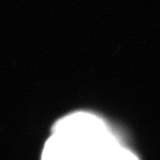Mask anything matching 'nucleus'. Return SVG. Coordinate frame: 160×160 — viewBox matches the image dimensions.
I'll use <instances>...</instances> for the list:
<instances>
[{"instance_id":"nucleus-1","label":"nucleus","mask_w":160,"mask_h":160,"mask_svg":"<svg viewBox=\"0 0 160 160\" xmlns=\"http://www.w3.org/2000/svg\"><path fill=\"white\" fill-rule=\"evenodd\" d=\"M41 160H139L99 116L78 111L62 118L43 149Z\"/></svg>"}]
</instances>
